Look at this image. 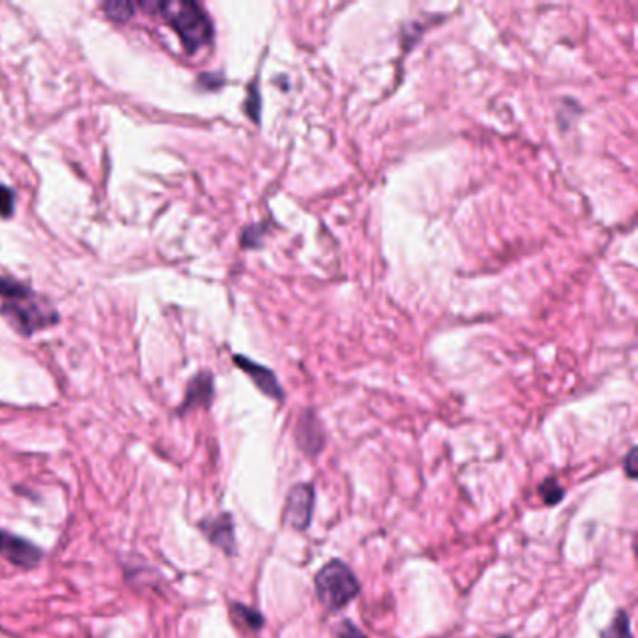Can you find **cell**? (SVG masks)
I'll use <instances>...</instances> for the list:
<instances>
[{
	"mask_svg": "<svg viewBox=\"0 0 638 638\" xmlns=\"http://www.w3.org/2000/svg\"><path fill=\"white\" fill-rule=\"evenodd\" d=\"M141 8L149 13L163 15L174 33L178 34L187 53L199 51L200 47L212 44V21L197 2H142Z\"/></svg>",
	"mask_w": 638,
	"mask_h": 638,
	"instance_id": "1",
	"label": "cell"
},
{
	"mask_svg": "<svg viewBox=\"0 0 638 638\" xmlns=\"http://www.w3.org/2000/svg\"><path fill=\"white\" fill-rule=\"evenodd\" d=\"M315 590L324 608L339 611L358 598L360 582L345 561L332 560L316 573Z\"/></svg>",
	"mask_w": 638,
	"mask_h": 638,
	"instance_id": "2",
	"label": "cell"
},
{
	"mask_svg": "<svg viewBox=\"0 0 638 638\" xmlns=\"http://www.w3.org/2000/svg\"><path fill=\"white\" fill-rule=\"evenodd\" d=\"M0 315L4 316L13 328L21 332V334H25V336H31L38 329H44L47 326H51V324L58 323L57 311L53 310L49 303L34 300V294L23 298V300L4 303L0 308Z\"/></svg>",
	"mask_w": 638,
	"mask_h": 638,
	"instance_id": "3",
	"label": "cell"
},
{
	"mask_svg": "<svg viewBox=\"0 0 638 638\" xmlns=\"http://www.w3.org/2000/svg\"><path fill=\"white\" fill-rule=\"evenodd\" d=\"M315 510V487L311 484H298L289 490L285 506V521L290 529L305 532L311 526Z\"/></svg>",
	"mask_w": 638,
	"mask_h": 638,
	"instance_id": "4",
	"label": "cell"
},
{
	"mask_svg": "<svg viewBox=\"0 0 638 638\" xmlns=\"http://www.w3.org/2000/svg\"><path fill=\"white\" fill-rule=\"evenodd\" d=\"M0 556L18 568L33 569L42 561L44 553L20 535L0 532Z\"/></svg>",
	"mask_w": 638,
	"mask_h": 638,
	"instance_id": "5",
	"label": "cell"
},
{
	"mask_svg": "<svg viewBox=\"0 0 638 638\" xmlns=\"http://www.w3.org/2000/svg\"><path fill=\"white\" fill-rule=\"evenodd\" d=\"M294 440H297L300 452L305 453L308 457H316L318 453L323 452L326 437H324L323 424L318 421L313 410H305L298 419L297 427H294Z\"/></svg>",
	"mask_w": 638,
	"mask_h": 638,
	"instance_id": "6",
	"label": "cell"
},
{
	"mask_svg": "<svg viewBox=\"0 0 638 638\" xmlns=\"http://www.w3.org/2000/svg\"><path fill=\"white\" fill-rule=\"evenodd\" d=\"M234 363H236V366H239V368L252 379L253 384H255L263 394L268 395V397L274 401H283V387L279 384L278 376L274 374V371L265 368V366H260L257 361L250 360V358L240 355L234 356Z\"/></svg>",
	"mask_w": 638,
	"mask_h": 638,
	"instance_id": "7",
	"label": "cell"
},
{
	"mask_svg": "<svg viewBox=\"0 0 638 638\" xmlns=\"http://www.w3.org/2000/svg\"><path fill=\"white\" fill-rule=\"evenodd\" d=\"M200 530H202V534L207 535L208 542L212 543L213 547L221 548L229 556L236 553L234 522L229 513L200 522Z\"/></svg>",
	"mask_w": 638,
	"mask_h": 638,
	"instance_id": "8",
	"label": "cell"
},
{
	"mask_svg": "<svg viewBox=\"0 0 638 638\" xmlns=\"http://www.w3.org/2000/svg\"><path fill=\"white\" fill-rule=\"evenodd\" d=\"M213 399V379L210 373H200L189 382L186 392V401L182 405V410L186 413L194 406H208Z\"/></svg>",
	"mask_w": 638,
	"mask_h": 638,
	"instance_id": "9",
	"label": "cell"
},
{
	"mask_svg": "<svg viewBox=\"0 0 638 638\" xmlns=\"http://www.w3.org/2000/svg\"><path fill=\"white\" fill-rule=\"evenodd\" d=\"M231 616L239 626L245 627L247 631L258 633L265 627V616L242 603H232Z\"/></svg>",
	"mask_w": 638,
	"mask_h": 638,
	"instance_id": "10",
	"label": "cell"
},
{
	"mask_svg": "<svg viewBox=\"0 0 638 638\" xmlns=\"http://www.w3.org/2000/svg\"><path fill=\"white\" fill-rule=\"evenodd\" d=\"M600 638H635L631 631V618L627 611H618L614 616L611 626H606L601 631Z\"/></svg>",
	"mask_w": 638,
	"mask_h": 638,
	"instance_id": "11",
	"label": "cell"
},
{
	"mask_svg": "<svg viewBox=\"0 0 638 638\" xmlns=\"http://www.w3.org/2000/svg\"><path fill=\"white\" fill-rule=\"evenodd\" d=\"M31 294H33V290L28 289L26 285L8 278H0V298H4L7 302L23 300V298H28Z\"/></svg>",
	"mask_w": 638,
	"mask_h": 638,
	"instance_id": "12",
	"label": "cell"
},
{
	"mask_svg": "<svg viewBox=\"0 0 638 638\" xmlns=\"http://www.w3.org/2000/svg\"><path fill=\"white\" fill-rule=\"evenodd\" d=\"M540 497L547 506H556L564 498V489L561 485L556 482V477H547L542 485H540Z\"/></svg>",
	"mask_w": 638,
	"mask_h": 638,
	"instance_id": "13",
	"label": "cell"
},
{
	"mask_svg": "<svg viewBox=\"0 0 638 638\" xmlns=\"http://www.w3.org/2000/svg\"><path fill=\"white\" fill-rule=\"evenodd\" d=\"M104 12L109 15L113 21H128L136 12V4L134 2H105Z\"/></svg>",
	"mask_w": 638,
	"mask_h": 638,
	"instance_id": "14",
	"label": "cell"
},
{
	"mask_svg": "<svg viewBox=\"0 0 638 638\" xmlns=\"http://www.w3.org/2000/svg\"><path fill=\"white\" fill-rule=\"evenodd\" d=\"M15 208V195L8 186H0V216L10 218Z\"/></svg>",
	"mask_w": 638,
	"mask_h": 638,
	"instance_id": "15",
	"label": "cell"
},
{
	"mask_svg": "<svg viewBox=\"0 0 638 638\" xmlns=\"http://www.w3.org/2000/svg\"><path fill=\"white\" fill-rule=\"evenodd\" d=\"M263 232H265L263 227H247L244 234H242V245H244V247H257L258 240L263 236Z\"/></svg>",
	"mask_w": 638,
	"mask_h": 638,
	"instance_id": "16",
	"label": "cell"
},
{
	"mask_svg": "<svg viewBox=\"0 0 638 638\" xmlns=\"http://www.w3.org/2000/svg\"><path fill=\"white\" fill-rule=\"evenodd\" d=\"M337 638H368L350 619H343L341 626L337 629Z\"/></svg>",
	"mask_w": 638,
	"mask_h": 638,
	"instance_id": "17",
	"label": "cell"
},
{
	"mask_svg": "<svg viewBox=\"0 0 638 638\" xmlns=\"http://www.w3.org/2000/svg\"><path fill=\"white\" fill-rule=\"evenodd\" d=\"M250 96H252V100H247V102H245V105H247L245 111H247V115H252V118L255 120V123H258V116H260V105H258L260 104V97H258V92L255 86L250 89Z\"/></svg>",
	"mask_w": 638,
	"mask_h": 638,
	"instance_id": "18",
	"label": "cell"
},
{
	"mask_svg": "<svg viewBox=\"0 0 638 638\" xmlns=\"http://www.w3.org/2000/svg\"><path fill=\"white\" fill-rule=\"evenodd\" d=\"M624 468H626L627 476L635 479L638 474V466H637V448H631L629 453H627L626 461H624Z\"/></svg>",
	"mask_w": 638,
	"mask_h": 638,
	"instance_id": "19",
	"label": "cell"
}]
</instances>
